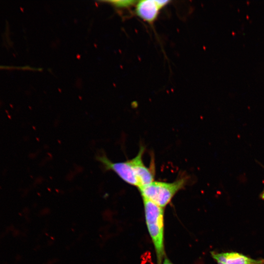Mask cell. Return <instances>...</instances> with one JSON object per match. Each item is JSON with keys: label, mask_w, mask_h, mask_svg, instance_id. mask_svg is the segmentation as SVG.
Returning a JSON list of instances; mask_svg holds the SVG:
<instances>
[{"label": "cell", "mask_w": 264, "mask_h": 264, "mask_svg": "<svg viewBox=\"0 0 264 264\" xmlns=\"http://www.w3.org/2000/svg\"><path fill=\"white\" fill-rule=\"evenodd\" d=\"M188 178L181 177L171 182L154 180L138 188L143 198L148 199L163 208L167 205L174 196L186 184Z\"/></svg>", "instance_id": "cell-2"}, {"label": "cell", "mask_w": 264, "mask_h": 264, "mask_svg": "<svg viewBox=\"0 0 264 264\" xmlns=\"http://www.w3.org/2000/svg\"><path fill=\"white\" fill-rule=\"evenodd\" d=\"M145 150L141 146L134 157L124 162H112L105 155L98 156L97 159L106 170L114 172L126 183L139 188L153 181L155 176L154 166L147 167L143 162Z\"/></svg>", "instance_id": "cell-1"}, {"label": "cell", "mask_w": 264, "mask_h": 264, "mask_svg": "<svg viewBox=\"0 0 264 264\" xmlns=\"http://www.w3.org/2000/svg\"><path fill=\"white\" fill-rule=\"evenodd\" d=\"M11 67L5 66H0V69H10Z\"/></svg>", "instance_id": "cell-8"}, {"label": "cell", "mask_w": 264, "mask_h": 264, "mask_svg": "<svg viewBox=\"0 0 264 264\" xmlns=\"http://www.w3.org/2000/svg\"><path fill=\"white\" fill-rule=\"evenodd\" d=\"M218 264H264V259H254L235 252L212 253Z\"/></svg>", "instance_id": "cell-5"}, {"label": "cell", "mask_w": 264, "mask_h": 264, "mask_svg": "<svg viewBox=\"0 0 264 264\" xmlns=\"http://www.w3.org/2000/svg\"><path fill=\"white\" fill-rule=\"evenodd\" d=\"M261 198L264 200V190L261 195Z\"/></svg>", "instance_id": "cell-9"}, {"label": "cell", "mask_w": 264, "mask_h": 264, "mask_svg": "<svg viewBox=\"0 0 264 264\" xmlns=\"http://www.w3.org/2000/svg\"><path fill=\"white\" fill-rule=\"evenodd\" d=\"M147 226L154 244L158 264L164 254L163 209L154 203L143 198Z\"/></svg>", "instance_id": "cell-3"}, {"label": "cell", "mask_w": 264, "mask_h": 264, "mask_svg": "<svg viewBox=\"0 0 264 264\" xmlns=\"http://www.w3.org/2000/svg\"><path fill=\"white\" fill-rule=\"evenodd\" d=\"M163 264H173L168 259H165L163 262Z\"/></svg>", "instance_id": "cell-7"}, {"label": "cell", "mask_w": 264, "mask_h": 264, "mask_svg": "<svg viewBox=\"0 0 264 264\" xmlns=\"http://www.w3.org/2000/svg\"><path fill=\"white\" fill-rule=\"evenodd\" d=\"M137 1L135 0H112L110 1L112 4L119 8H127L135 5Z\"/></svg>", "instance_id": "cell-6"}, {"label": "cell", "mask_w": 264, "mask_h": 264, "mask_svg": "<svg viewBox=\"0 0 264 264\" xmlns=\"http://www.w3.org/2000/svg\"><path fill=\"white\" fill-rule=\"evenodd\" d=\"M170 2V0H162L137 1L135 4V14L143 21L153 23L157 19L160 10Z\"/></svg>", "instance_id": "cell-4"}]
</instances>
